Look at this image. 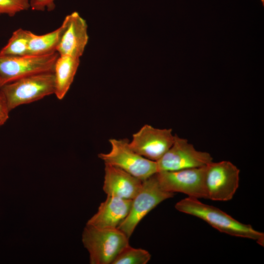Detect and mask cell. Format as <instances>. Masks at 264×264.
I'll return each instance as SVG.
<instances>
[{
    "label": "cell",
    "mask_w": 264,
    "mask_h": 264,
    "mask_svg": "<svg viewBox=\"0 0 264 264\" xmlns=\"http://www.w3.org/2000/svg\"><path fill=\"white\" fill-rule=\"evenodd\" d=\"M176 209L205 221L218 231L228 235L256 241L264 245V234L251 225L242 223L212 205L202 203L198 198L187 197L177 202Z\"/></svg>",
    "instance_id": "6da1fadb"
},
{
    "label": "cell",
    "mask_w": 264,
    "mask_h": 264,
    "mask_svg": "<svg viewBox=\"0 0 264 264\" xmlns=\"http://www.w3.org/2000/svg\"><path fill=\"white\" fill-rule=\"evenodd\" d=\"M129 237L118 228H99L87 224L83 242L93 264H112L129 243Z\"/></svg>",
    "instance_id": "7a4b0ae2"
},
{
    "label": "cell",
    "mask_w": 264,
    "mask_h": 264,
    "mask_svg": "<svg viewBox=\"0 0 264 264\" xmlns=\"http://www.w3.org/2000/svg\"><path fill=\"white\" fill-rule=\"evenodd\" d=\"M55 90L54 72L30 75L0 87L10 111L54 94Z\"/></svg>",
    "instance_id": "3957f363"
},
{
    "label": "cell",
    "mask_w": 264,
    "mask_h": 264,
    "mask_svg": "<svg viewBox=\"0 0 264 264\" xmlns=\"http://www.w3.org/2000/svg\"><path fill=\"white\" fill-rule=\"evenodd\" d=\"M110 151L98 157L105 164L117 167L143 181L158 172L156 161L149 160L134 151L127 139L109 140Z\"/></svg>",
    "instance_id": "277c9868"
},
{
    "label": "cell",
    "mask_w": 264,
    "mask_h": 264,
    "mask_svg": "<svg viewBox=\"0 0 264 264\" xmlns=\"http://www.w3.org/2000/svg\"><path fill=\"white\" fill-rule=\"evenodd\" d=\"M155 174L143 181L140 190L132 199L128 215L117 227L129 238L149 212L163 201L174 196V193L161 188Z\"/></svg>",
    "instance_id": "5b68a950"
},
{
    "label": "cell",
    "mask_w": 264,
    "mask_h": 264,
    "mask_svg": "<svg viewBox=\"0 0 264 264\" xmlns=\"http://www.w3.org/2000/svg\"><path fill=\"white\" fill-rule=\"evenodd\" d=\"M59 56L57 51L42 55H0V87L30 75L54 72Z\"/></svg>",
    "instance_id": "8992f818"
},
{
    "label": "cell",
    "mask_w": 264,
    "mask_h": 264,
    "mask_svg": "<svg viewBox=\"0 0 264 264\" xmlns=\"http://www.w3.org/2000/svg\"><path fill=\"white\" fill-rule=\"evenodd\" d=\"M240 170L229 161H213L206 166L205 183L207 198L231 200L239 186Z\"/></svg>",
    "instance_id": "52a82bcc"
},
{
    "label": "cell",
    "mask_w": 264,
    "mask_h": 264,
    "mask_svg": "<svg viewBox=\"0 0 264 264\" xmlns=\"http://www.w3.org/2000/svg\"><path fill=\"white\" fill-rule=\"evenodd\" d=\"M206 166L161 171L157 172L155 176L161 188L165 191L182 193L188 197L198 199L207 198L205 183Z\"/></svg>",
    "instance_id": "ba28073f"
},
{
    "label": "cell",
    "mask_w": 264,
    "mask_h": 264,
    "mask_svg": "<svg viewBox=\"0 0 264 264\" xmlns=\"http://www.w3.org/2000/svg\"><path fill=\"white\" fill-rule=\"evenodd\" d=\"M212 161L209 153L196 150L188 140L175 134L172 145L156 163L159 172L201 167Z\"/></svg>",
    "instance_id": "9c48e42d"
},
{
    "label": "cell",
    "mask_w": 264,
    "mask_h": 264,
    "mask_svg": "<svg viewBox=\"0 0 264 264\" xmlns=\"http://www.w3.org/2000/svg\"><path fill=\"white\" fill-rule=\"evenodd\" d=\"M174 138L171 129H158L146 124L132 135L129 145L141 156L157 161L171 147Z\"/></svg>",
    "instance_id": "30bf717a"
},
{
    "label": "cell",
    "mask_w": 264,
    "mask_h": 264,
    "mask_svg": "<svg viewBox=\"0 0 264 264\" xmlns=\"http://www.w3.org/2000/svg\"><path fill=\"white\" fill-rule=\"evenodd\" d=\"M66 24L56 51L60 56L80 58L88 41V24L77 12L67 15Z\"/></svg>",
    "instance_id": "8fae6325"
},
{
    "label": "cell",
    "mask_w": 264,
    "mask_h": 264,
    "mask_svg": "<svg viewBox=\"0 0 264 264\" xmlns=\"http://www.w3.org/2000/svg\"><path fill=\"white\" fill-rule=\"evenodd\" d=\"M105 165L104 192L107 196L132 199L140 190L143 181L117 167Z\"/></svg>",
    "instance_id": "7c38bea8"
},
{
    "label": "cell",
    "mask_w": 264,
    "mask_h": 264,
    "mask_svg": "<svg viewBox=\"0 0 264 264\" xmlns=\"http://www.w3.org/2000/svg\"><path fill=\"white\" fill-rule=\"evenodd\" d=\"M132 199L107 196L87 224L99 228H117L129 214Z\"/></svg>",
    "instance_id": "4fadbf2b"
},
{
    "label": "cell",
    "mask_w": 264,
    "mask_h": 264,
    "mask_svg": "<svg viewBox=\"0 0 264 264\" xmlns=\"http://www.w3.org/2000/svg\"><path fill=\"white\" fill-rule=\"evenodd\" d=\"M80 58L60 56L54 66L55 90L54 94L59 100L63 99L68 91L80 64Z\"/></svg>",
    "instance_id": "5bb4252c"
},
{
    "label": "cell",
    "mask_w": 264,
    "mask_h": 264,
    "mask_svg": "<svg viewBox=\"0 0 264 264\" xmlns=\"http://www.w3.org/2000/svg\"><path fill=\"white\" fill-rule=\"evenodd\" d=\"M66 24L64 19L61 25L52 32L41 35L31 32L28 46V55H42L56 51Z\"/></svg>",
    "instance_id": "9a60e30c"
},
{
    "label": "cell",
    "mask_w": 264,
    "mask_h": 264,
    "mask_svg": "<svg viewBox=\"0 0 264 264\" xmlns=\"http://www.w3.org/2000/svg\"><path fill=\"white\" fill-rule=\"evenodd\" d=\"M31 32L22 28L15 30L7 44L0 50V55L22 56L28 55Z\"/></svg>",
    "instance_id": "2e32d148"
},
{
    "label": "cell",
    "mask_w": 264,
    "mask_h": 264,
    "mask_svg": "<svg viewBox=\"0 0 264 264\" xmlns=\"http://www.w3.org/2000/svg\"><path fill=\"white\" fill-rule=\"evenodd\" d=\"M151 258L148 251L134 248L129 244L118 254L112 264H146Z\"/></svg>",
    "instance_id": "e0dca14e"
},
{
    "label": "cell",
    "mask_w": 264,
    "mask_h": 264,
    "mask_svg": "<svg viewBox=\"0 0 264 264\" xmlns=\"http://www.w3.org/2000/svg\"><path fill=\"white\" fill-rule=\"evenodd\" d=\"M30 8V0H0V15L14 17Z\"/></svg>",
    "instance_id": "ac0fdd59"
},
{
    "label": "cell",
    "mask_w": 264,
    "mask_h": 264,
    "mask_svg": "<svg viewBox=\"0 0 264 264\" xmlns=\"http://www.w3.org/2000/svg\"><path fill=\"white\" fill-rule=\"evenodd\" d=\"M55 1V0H30V8L38 11H52L56 7Z\"/></svg>",
    "instance_id": "d6986e66"
},
{
    "label": "cell",
    "mask_w": 264,
    "mask_h": 264,
    "mask_svg": "<svg viewBox=\"0 0 264 264\" xmlns=\"http://www.w3.org/2000/svg\"><path fill=\"white\" fill-rule=\"evenodd\" d=\"M10 110L3 93L0 90V127L9 118Z\"/></svg>",
    "instance_id": "ffe728a7"
}]
</instances>
